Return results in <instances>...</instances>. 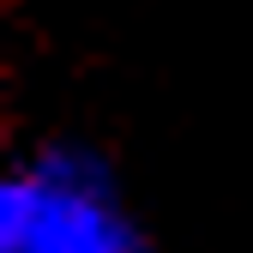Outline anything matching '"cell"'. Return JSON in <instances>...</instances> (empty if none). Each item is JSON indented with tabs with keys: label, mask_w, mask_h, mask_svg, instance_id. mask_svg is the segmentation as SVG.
Returning a JSON list of instances; mask_svg holds the SVG:
<instances>
[{
	"label": "cell",
	"mask_w": 253,
	"mask_h": 253,
	"mask_svg": "<svg viewBox=\"0 0 253 253\" xmlns=\"http://www.w3.org/2000/svg\"><path fill=\"white\" fill-rule=\"evenodd\" d=\"M0 253H151L97 151L54 145L0 181Z\"/></svg>",
	"instance_id": "obj_1"
}]
</instances>
